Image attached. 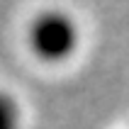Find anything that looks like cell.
Returning a JSON list of instances; mask_svg holds the SVG:
<instances>
[{
  "mask_svg": "<svg viewBox=\"0 0 129 129\" xmlns=\"http://www.w3.org/2000/svg\"><path fill=\"white\" fill-rule=\"evenodd\" d=\"M29 46L46 63H58L71 56L78 46V27L68 15L58 10H46L37 15L29 27Z\"/></svg>",
  "mask_w": 129,
  "mask_h": 129,
  "instance_id": "1",
  "label": "cell"
},
{
  "mask_svg": "<svg viewBox=\"0 0 129 129\" xmlns=\"http://www.w3.org/2000/svg\"><path fill=\"white\" fill-rule=\"evenodd\" d=\"M17 105L7 93L0 90V129H17Z\"/></svg>",
  "mask_w": 129,
  "mask_h": 129,
  "instance_id": "2",
  "label": "cell"
}]
</instances>
